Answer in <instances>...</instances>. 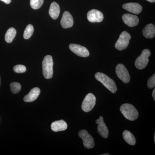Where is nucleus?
<instances>
[{
  "mask_svg": "<svg viewBox=\"0 0 155 155\" xmlns=\"http://www.w3.org/2000/svg\"><path fill=\"white\" fill-rule=\"evenodd\" d=\"M95 78L111 92L114 94L116 93L117 90L116 83L115 81L109 76L104 73L98 72L96 73Z\"/></svg>",
  "mask_w": 155,
  "mask_h": 155,
  "instance_id": "obj_1",
  "label": "nucleus"
},
{
  "mask_svg": "<svg viewBox=\"0 0 155 155\" xmlns=\"http://www.w3.org/2000/svg\"><path fill=\"white\" fill-rule=\"evenodd\" d=\"M120 111L126 119L134 121L138 118L139 114L135 107L130 104H125L120 107Z\"/></svg>",
  "mask_w": 155,
  "mask_h": 155,
  "instance_id": "obj_2",
  "label": "nucleus"
},
{
  "mask_svg": "<svg viewBox=\"0 0 155 155\" xmlns=\"http://www.w3.org/2000/svg\"><path fill=\"white\" fill-rule=\"evenodd\" d=\"M42 72L44 76L46 79L52 78L53 75V65L54 62L52 57L51 55H47L44 58L42 63Z\"/></svg>",
  "mask_w": 155,
  "mask_h": 155,
  "instance_id": "obj_3",
  "label": "nucleus"
},
{
  "mask_svg": "<svg viewBox=\"0 0 155 155\" xmlns=\"http://www.w3.org/2000/svg\"><path fill=\"white\" fill-rule=\"evenodd\" d=\"M151 54L150 51L146 49L142 51L141 55L137 58L135 66L137 69H143L145 68L149 63V57Z\"/></svg>",
  "mask_w": 155,
  "mask_h": 155,
  "instance_id": "obj_4",
  "label": "nucleus"
},
{
  "mask_svg": "<svg viewBox=\"0 0 155 155\" xmlns=\"http://www.w3.org/2000/svg\"><path fill=\"white\" fill-rule=\"evenodd\" d=\"M131 37L127 31H123L120 34L118 40L115 44V48L119 51L125 49L129 45Z\"/></svg>",
  "mask_w": 155,
  "mask_h": 155,
  "instance_id": "obj_5",
  "label": "nucleus"
},
{
  "mask_svg": "<svg viewBox=\"0 0 155 155\" xmlns=\"http://www.w3.org/2000/svg\"><path fill=\"white\" fill-rule=\"evenodd\" d=\"M96 97L93 94L89 93L87 95L82 103L81 108L84 112H90L93 110L96 104Z\"/></svg>",
  "mask_w": 155,
  "mask_h": 155,
  "instance_id": "obj_6",
  "label": "nucleus"
},
{
  "mask_svg": "<svg viewBox=\"0 0 155 155\" xmlns=\"http://www.w3.org/2000/svg\"><path fill=\"white\" fill-rule=\"evenodd\" d=\"M116 75L125 83H128L130 81V76L127 69L124 65L119 64L116 68Z\"/></svg>",
  "mask_w": 155,
  "mask_h": 155,
  "instance_id": "obj_7",
  "label": "nucleus"
},
{
  "mask_svg": "<svg viewBox=\"0 0 155 155\" xmlns=\"http://www.w3.org/2000/svg\"><path fill=\"white\" fill-rule=\"evenodd\" d=\"M78 135L82 139L84 146L86 148L90 149L94 147L95 143L93 137L86 130H81L78 132Z\"/></svg>",
  "mask_w": 155,
  "mask_h": 155,
  "instance_id": "obj_8",
  "label": "nucleus"
},
{
  "mask_svg": "<svg viewBox=\"0 0 155 155\" xmlns=\"http://www.w3.org/2000/svg\"><path fill=\"white\" fill-rule=\"evenodd\" d=\"M69 48L72 52L79 57L87 58L89 56L90 53L88 50L80 45L71 44L69 45Z\"/></svg>",
  "mask_w": 155,
  "mask_h": 155,
  "instance_id": "obj_9",
  "label": "nucleus"
},
{
  "mask_svg": "<svg viewBox=\"0 0 155 155\" xmlns=\"http://www.w3.org/2000/svg\"><path fill=\"white\" fill-rule=\"evenodd\" d=\"M104 17L101 12L96 9H93L87 14V19L91 22H100L104 19Z\"/></svg>",
  "mask_w": 155,
  "mask_h": 155,
  "instance_id": "obj_10",
  "label": "nucleus"
},
{
  "mask_svg": "<svg viewBox=\"0 0 155 155\" xmlns=\"http://www.w3.org/2000/svg\"><path fill=\"white\" fill-rule=\"evenodd\" d=\"M96 123L98 125L97 130L99 134L103 138H107L109 136V130L104 122L103 116H100L99 119L96 121Z\"/></svg>",
  "mask_w": 155,
  "mask_h": 155,
  "instance_id": "obj_11",
  "label": "nucleus"
},
{
  "mask_svg": "<svg viewBox=\"0 0 155 155\" xmlns=\"http://www.w3.org/2000/svg\"><path fill=\"white\" fill-rule=\"evenodd\" d=\"M61 26L64 28H71L74 24V20L71 14L68 11L64 12L61 19Z\"/></svg>",
  "mask_w": 155,
  "mask_h": 155,
  "instance_id": "obj_12",
  "label": "nucleus"
},
{
  "mask_svg": "<svg viewBox=\"0 0 155 155\" xmlns=\"http://www.w3.org/2000/svg\"><path fill=\"white\" fill-rule=\"evenodd\" d=\"M122 19L124 23L130 27L136 26L139 22V19L137 16L130 14H124L122 16Z\"/></svg>",
  "mask_w": 155,
  "mask_h": 155,
  "instance_id": "obj_13",
  "label": "nucleus"
},
{
  "mask_svg": "<svg viewBox=\"0 0 155 155\" xmlns=\"http://www.w3.org/2000/svg\"><path fill=\"white\" fill-rule=\"evenodd\" d=\"M123 9L130 13L138 14L142 11V7L137 3H128L124 4L122 6Z\"/></svg>",
  "mask_w": 155,
  "mask_h": 155,
  "instance_id": "obj_14",
  "label": "nucleus"
},
{
  "mask_svg": "<svg viewBox=\"0 0 155 155\" xmlns=\"http://www.w3.org/2000/svg\"><path fill=\"white\" fill-rule=\"evenodd\" d=\"M40 89L38 87L32 88L28 94L24 97V101L25 102H31L36 100L40 94Z\"/></svg>",
  "mask_w": 155,
  "mask_h": 155,
  "instance_id": "obj_15",
  "label": "nucleus"
},
{
  "mask_svg": "<svg viewBox=\"0 0 155 155\" xmlns=\"http://www.w3.org/2000/svg\"><path fill=\"white\" fill-rule=\"evenodd\" d=\"M67 127V123L63 120L55 121L51 125V130L56 132L66 130Z\"/></svg>",
  "mask_w": 155,
  "mask_h": 155,
  "instance_id": "obj_16",
  "label": "nucleus"
},
{
  "mask_svg": "<svg viewBox=\"0 0 155 155\" xmlns=\"http://www.w3.org/2000/svg\"><path fill=\"white\" fill-rule=\"evenodd\" d=\"M60 14V6L56 2H53L51 4L49 10V14L50 17L53 19H56L59 17Z\"/></svg>",
  "mask_w": 155,
  "mask_h": 155,
  "instance_id": "obj_17",
  "label": "nucleus"
},
{
  "mask_svg": "<svg viewBox=\"0 0 155 155\" xmlns=\"http://www.w3.org/2000/svg\"><path fill=\"white\" fill-rule=\"evenodd\" d=\"M143 34L145 37L147 38H152L155 35V26L153 24L146 25L143 29Z\"/></svg>",
  "mask_w": 155,
  "mask_h": 155,
  "instance_id": "obj_18",
  "label": "nucleus"
},
{
  "mask_svg": "<svg viewBox=\"0 0 155 155\" xmlns=\"http://www.w3.org/2000/svg\"><path fill=\"white\" fill-rule=\"evenodd\" d=\"M123 137L128 144L130 145H134L136 143V139L134 136L129 130H125L123 133Z\"/></svg>",
  "mask_w": 155,
  "mask_h": 155,
  "instance_id": "obj_19",
  "label": "nucleus"
},
{
  "mask_svg": "<svg viewBox=\"0 0 155 155\" xmlns=\"http://www.w3.org/2000/svg\"><path fill=\"white\" fill-rule=\"evenodd\" d=\"M17 34V31L14 28L11 27L8 29L5 36V40L7 43H10L13 41Z\"/></svg>",
  "mask_w": 155,
  "mask_h": 155,
  "instance_id": "obj_20",
  "label": "nucleus"
},
{
  "mask_svg": "<svg viewBox=\"0 0 155 155\" xmlns=\"http://www.w3.org/2000/svg\"><path fill=\"white\" fill-rule=\"evenodd\" d=\"M34 32V27L33 25L29 24L26 26L25 31H24L23 37L25 39H28L30 38L32 36Z\"/></svg>",
  "mask_w": 155,
  "mask_h": 155,
  "instance_id": "obj_21",
  "label": "nucleus"
},
{
  "mask_svg": "<svg viewBox=\"0 0 155 155\" xmlns=\"http://www.w3.org/2000/svg\"><path fill=\"white\" fill-rule=\"evenodd\" d=\"M44 2V0H30L31 7L34 10H37L41 7Z\"/></svg>",
  "mask_w": 155,
  "mask_h": 155,
  "instance_id": "obj_22",
  "label": "nucleus"
},
{
  "mask_svg": "<svg viewBox=\"0 0 155 155\" xmlns=\"http://www.w3.org/2000/svg\"><path fill=\"white\" fill-rule=\"evenodd\" d=\"M11 92L14 94H17L21 90V86L18 82H12L10 84Z\"/></svg>",
  "mask_w": 155,
  "mask_h": 155,
  "instance_id": "obj_23",
  "label": "nucleus"
},
{
  "mask_svg": "<svg viewBox=\"0 0 155 155\" xmlns=\"http://www.w3.org/2000/svg\"><path fill=\"white\" fill-rule=\"evenodd\" d=\"M14 71L17 73H24L26 72V68L24 65H17L14 67Z\"/></svg>",
  "mask_w": 155,
  "mask_h": 155,
  "instance_id": "obj_24",
  "label": "nucleus"
},
{
  "mask_svg": "<svg viewBox=\"0 0 155 155\" xmlns=\"http://www.w3.org/2000/svg\"><path fill=\"white\" fill-rule=\"evenodd\" d=\"M147 86L149 88H154L155 86V75L150 78L147 81Z\"/></svg>",
  "mask_w": 155,
  "mask_h": 155,
  "instance_id": "obj_25",
  "label": "nucleus"
},
{
  "mask_svg": "<svg viewBox=\"0 0 155 155\" xmlns=\"http://www.w3.org/2000/svg\"><path fill=\"white\" fill-rule=\"evenodd\" d=\"M6 4H9L11 2V0H0Z\"/></svg>",
  "mask_w": 155,
  "mask_h": 155,
  "instance_id": "obj_26",
  "label": "nucleus"
},
{
  "mask_svg": "<svg viewBox=\"0 0 155 155\" xmlns=\"http://www.w3.org/2000/svg\"><path fill=\"white\" fill-rule=\"evenodd\" d=\"M152 97L154 100L155 101V89H154L152 93Z\"/></svg>",
  "mask_w": 155,
  "mask_h": 155,
  "instance_id": "obj_27",
  "label": "nucleus"
},
{
  "mask_svg": "<svg viewBox=\"0 0 155 155\" xmlns=\"http://www.w3.org/2000/svg\"><path fill=\"white\" fill-rule=\"evenodd\" d=\"M147 1L151 3H154L155 2V0H147Z\"/></svg>",
  "mask_w": 155,
  "mask_h": 155,
  "instance_id": "obj_28",
  "label": "nucleus"
},
{
  "mask_svg": "<svg viewBox=\"0 0 155 155\" xmlns=\"http://www.w3.org/2000/svg\"><path fill=\"white\" fill-rule=\"evenodd\" d=\"M110 154L109 153H105L104 154H102V155H110Z\"/></svg>",
  "mask_w": 155,
  "mask_h": 155,
  "instance_id": "obj_29",
  "label": "nucleus"
},
{
  "mask_svg": "<svg viewBox=\"0 0 155 155\" xmlns=\"http://www.w3.org/2000/svg\"><path fill=\"white\" fill-rule=\"evenodd\" d=\"M154 141H155V135L154 134Z\"/></svg>",
  "mask_w": 155,
  "mask_h": 155,
  "instance_id": "obj_30",
  "label": "nucleus"
},
{
  "mask_svg": "<svg viewBox=\"0 0 155 155\" xmlns=\"http://www.w3.org/2000/svg\"><path fill=\"white\" fill-rule=\"evenodd\" d=\"M0 85H1V77H0Z\"/></svg>",
  "mask_w": 155,
  "mask_h": 155,
  "instance_id": "obj_31",
  "label": "nucleus"
}]
</instances>
